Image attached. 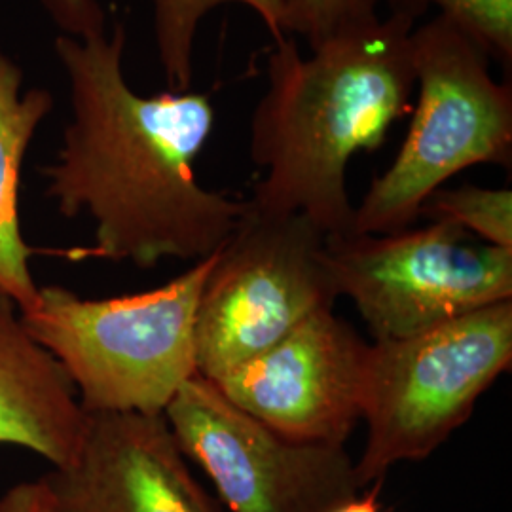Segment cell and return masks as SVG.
<instances>
[{
    "label": "cell",
    "instance_id": "cell-1",
    "mask_svg": "<svg viewBox=\"0 0 512 512\" xmlns=\"http://www.w3.org/2000/svg\"><path fill=\"white\" fill-rule=\"evenodd\" d=\"M126 29L55 38L71 86V122L44 169L57 211L90 215V255L137 268L164 258L198 262L236 230L249 200L203 188L194 175L215 128L205 93L139 95L124 76Z\"/></svg>",
    "mask_w": 512,
    "mask_h": 512
},
{
    "label": "cell",
    "instance_id": "cell-2",
    "mask_svg": "<svg viewBox=\"0 0 512 512\" xmlns=\"http://www.w3.org/2000/svg\"><path fill=\"white\" fill-rule=\"evenodd\" d=\"M414 19H370L321 42L310 57L293 38L268 57V92L251 118V160L266 171L249 202L302 215L327 238L351 232L346 169L357 152L384 145L412 112Z\"/></svg>",
    "mask_w": 512,
    "mask_h": 512
},
{
    "label": "cell",
    "instance_id": "cell-3",
    "mask_svg": "<svg viewBox=\"0 0 512 512\" xmlns=\"http://www.w3.org/2000/svg\"><path fill=\"white\" fill-rule=\"evenodd\" d=\"M213 255L158 289L122 298L86 300L65 287H38L21 321L65 368L84 412L164 414L198 374L196 311Z\"/></svg>",
    "mask_w": 512,
    "mask_h": 512
},
{
    "label": "cell",
    "instance_id": "cell-4",
    "mask_svg": "<svg viewBox=\"0 0 512 512\" xmlns=\"http://www.w3.org/2000/svg\"><path fill=\"white\" fill-rule=\"evenodd\" d=\"M418 103L403 147L355 207L349 234H393L420 219L427 198L478 164L512 162V84L454 19L435 16L410 35Z\"/></svg>",
    "mask_w": 512,
    "mask_h": 512
},
{
    "label": "cell",
    "instance_id": "cell-5",
    "mask_svg": "<svg viewBox=\"0 0 512 512\" xmlns=\"http://www.w3.org/2000/svg\"><path fill=\"white\" fill-rule=\"evenodd\" d=\"M512 300L368 349L366 442L355 478L366 490L397 463L427 459L471 418L511 368Z\"/></svg>",
    "mask_w": 512,
    "mask_h": 512
},
{
    "label": "cell",
    "instance_id": "cell-6",
    "mask_svg": "<svg viewBox=\"0 0 512 512\" xmlns=\"http://www.w3.org/2000/svg\"><path fill=\"white\" fill-rule=\"evenodd\" d=\"M327 236L302 215L253 203L213 255L196 311V370L224 374L272 348L302 321L338 300Z\"/></svg>",
    "mask_w": 512,
    "mask_h": 512
},
{
    "label": "cell",
    "instance_id": "cell-7",
    "mask_svg": "<svg viewBox=\"0 0 512 512\" xmlns=\"http://www.w3.org/2000/svg\"><path fill=\"white\" fill-rule=\"evenodd\" d=\"M338 296L349 298L374 340H401L512 300V249L448 220L393 234L327 238Z\"/></svg>",
    "mask_w": 512,
    "mask_h": 512
},
{
    "label": "cell",
    "instance_id": "cell-8",
    "mask_svg": "<svg viewBox=\"0 0 512 512\" xmlns=\"http://www.w3.org/2000/svg\"><path fill=\"white\" fill-rule=\"evenodd\" d=\"M164 418L232 512H329L361 494L346 446L285 439L200 374Z\"/></svg>",
    "mask_w": 512,
    "mask_h": 512
},
{
    "label": "cell",
    "instance_id": "cell-9",
    "mask_svg": "<svg viewBox=\"0 0 512 512\" xmlns=\"http://www.w3.org/2000/svg\"><path fill=\"white\" fill-rule=\"evenodd\" d=\"M368 349L334 308L321 310L213 384L285 439L346 446L363 420Z\"/></svg>",
    "mask_w": 512,
    "mask_h": 512
},
{
    "label": "cell",
    "instance_id": "cell-10",
    "mask_svg": "<svg viewBox=\"0 0 512 512\" xmlns=\"http://www.w3.org/2000/svg\"><path fill=\"white\" fill-rule=\"evenodd\" d=\"M42 482L54 512H224L192 475L164 414H88L73 461Z\"/></svg>",
    "mask_w": 512,
    "mask_h": 512
},
{
    "label": "cell",
    "instance_id": "cell-11",
    "mask_svg": "<svg viewBox=\"0 0 512 512\" xmlns=\"http://www.w3.org/2000/svg\"><path fill=\"white\" fill-rule=\"evenodd\" d=\"M86 421L69 374L27 332L16 302L0 291V444L63 467L76 456Z\"/></svg>",
    "mask_w": 512,
    "mask_h": 512
},
{
    "label": "cell",
    "instance_id": "cell-12",
    "mask_svg": "<svg viewBox=\"0 0 512 512\" xmlns=\"http://www.w3.org/2000/svg\"><path fill=\"white\" fill-rule=\"evenodd\" d=\"M23 73L0 48V291L8 294L19 311L37 300L31 249L21 236L19 224V177L25 152L38 124L54 107L46 90L21 95Z\"/></svg>",
    "mask_w": 512,
    "mask_h": 512
},
{
    "label": "cell",
    "instance_id": "cell-13",
    "mask_svg": "<svg viewBox=\"0 0 512 512\" xmlns=\"http://www.w3.org/2000/svg\"><path fill=\"white\" fill-rule=\"evenodd\" d=\"M226 2H239L255 10L275 42L287 37L283 0H152L156 50L169 92L190 90L192 50L200 21Z\"/></svg>",
    "mask_w": 512,
    "mask_h": 512
},
{
    "label": "cell",
    "instance_id": "cell-14",
    "mask_svg": "<svg viewBox=\"0 0 512 512\" xmlns=\"http://www.w3.org/2000/svg\"><path fill=\"white\" fill-rule=\"evenodd\" d=\"M421 215L429 220L454 222L484 243L512 249V192L509 188H480L471 184L439 188L423 203Z\"/></svg>",
    "mask_w": 512,
    "mask_h": 512
},
{
    "label": "cell",
    "instance_id": "cell-15",
    "mask_svg": "<svg viewBox=\"0 0 512 512\" xmlns=\"http://www.w3.org/2000/svg\"><path fill=\"white\" fill-rule=\"evenodd\" d=\"M391 16L421 18L429 8L454 19L511 76L512 0H378Z\"/></svg>",
    "mask_w": 512,
    "mask_h": 512
},
{
    "label": "cell",
    "instance_id": "cell-16",
    "mask_svg": "<svg viewBox=\"0 0 512 512\" xmlns=\"http://www.w3.org/2000/svg\"><path fill=\"white\" fill-rule=\"evenodd\" d=\"M285 33L310 44V50L370 19L378 18V0H283Z\"/></svg>",
    "mask_w": 512,
    "mask_h": 512
},
{
    "label": "cell",
    "instance_id": "cell-17",
    "mask_svg": "<svg viewBox=\"0 0 512 512\" xmlns=\"http://www.w3.org/2000/svg\"><path fill=\"white\" fill-rule=\"evenodd\" d=\"M63 35L86 38L107 31L105 12L97 0H42Z\"/></svg>",
    "mask_w": 512,
    "mask_h": 512
},
{
    "label": "cell",
    "instance_id": "cell-18",
    "mask_svg": "<svg viewBox=\"0 0 512 512\" xmlns=\"http://www.w3.org/2000/svg\"><path fill=\"white\" fill-rule=\"evenodd\" d=\"M0 512H54V503L50 490L38 478L12 486L0 497Z\"/></svg>",
    "mask_w": 512,
    "mask_h": 512
},
{
    "label": "cell",
    "instance_id": "cell-19",
    "mask_svg": "<svg viewBox=\"0 0 512 512\" xmlns=\"http://www.w3.org/2000/svg\"><path fill=\"white\" fill-rule=\"evenodd\" d=\"M384 480H378L374 484H370L366 490H363L365 494L357 495L353 499H349L346 503L334 507L329 512H384L380 503H378V495H380V486H382Z\"/></svg>",
    "mask_w": 512,
    "mask_h": 512
}]
</instances>
